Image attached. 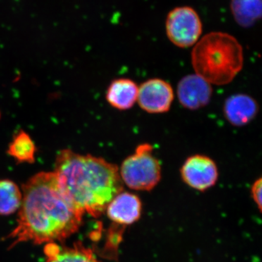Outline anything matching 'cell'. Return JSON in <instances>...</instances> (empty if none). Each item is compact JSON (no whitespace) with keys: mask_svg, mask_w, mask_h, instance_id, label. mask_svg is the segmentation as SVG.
<instances>
[{"mask_svg":"<svg viewBox=\"0 0 262 262\" xmlns=\"http://www.w3.org/2000/svg\"><path fill=\"white\" fill-rule=\"evenodd\" d=\"M234 20L243 27H250L261 18L262 0H231Z\"/></svg>","mask_w":262,"mask_h":262,"instance_id":"7c38bea8","label":"cell"},{"mask_svg":"<svg viewBox=\"0 0 262 262\" xmlns=\"http://www.w3.org/2000/svg\"><path fill=\"white\" fill-rule=\"evenodd\" d=\"M8 153L19 163H33L35 160V144L27 133L20 130L10 144Z\"/></svg>","mask_w":262,"mask_h":262,"instance_id":"5bb4252c","label":"cell"},{"mask_svg":"<svg viewBox=\"0 0 262 262\" xmlns=\"http://www.w3.org/2000/svg\"><path fill=\"white\" fill-rule=\"evenodd\" d=\"M177 97L182 106L189 110L204 107L213 95L211 84L194 74L183 77L177 85Z\"/></svg>","mask_w":262,"mask_h":262,"instance_id":"ba28073f","label":"cell"},{"mask_svg":"<svg viewBox=\"0 0 262 262\" xmlns=\"http://www.w3.org/2000/svg\"><path fill=\"white\" fill-rule=\"evenodd\" d=\"M180 172L183 182L201 192L213 187L219 179L216 164L211 158L203 155L189 157L183 164Z\"/></svg>","mask_w":262,"mask_h":262,"instance_id":"8992f818","label":"cell"},{"mask_svg":"<svg viewBox=\"0 0 262 262\" xmlns=\"http://www.w3.org/2000/svg\"><path fill=\"white\" fill-rule=\"evenodd\" d=\"M22 195L18 186L10 180L0 181V214L14 213L21 205Z\"/></svg>","mask_w":262,"mask_h":262,"instance_id":"9a60e30c","label":"cell"},{"mask_svg":"<svg viewBox=\"0 0 262 262\" xmlns=\"http://www.w3.org/2000/svg\"><path fill=\"white\" fill-rule=\"evenodd\" d=\"M62 190L77 209L98 217L108 203L123 190L119 168L103 158L65 149L55 165Z\"/></svg>","mask_w":262,"mask_h":262,"instance_id":"7a4b0ae2","label":"cell"},{"mask_svg":"<svg viewBox=\"0 0 262 262\" xmlns=\"http://www.w3.org/2000/svg\"><path fill=\"white\" fill-rule=\"evenodd\" d=\"M262 179L259 178L256 179L254 183L251 186V196L254 203L257 205L258 210L259 211H261V205H262Z\"/></svg>","mask_w":262,"mask_h":262,"instance_id":"2e32d148","label":"cell"},{"mask_svg":"<svg viewBox=\"0 0 262 262\" xmlns=\"http://www.w3.org/2000/svg\"><path fill=\"white\" fill-rule=\"evenodd\" d=\"M139 86L127 78L113 81L106 91V98L113 107L125 111L130 110L137 102Z\"/></svg>","mask_w":262,"mask_h":262,"instance_id":"8fae6325","label":"cell"},{"mask_svg":"<svg viewBox=\"0 0 262 262\" xmlns=\"http://www.w3.org/2000/svg\"><path fill=\"white\" fill-rule=\"evenodd\" d=\"M106 210L113 222L118 225H130L140 219L142 203L134 193L121 192L112 200Z\"/></svg>","mask_w":262,"mask_h":262,"instance_id":"9c48e42d","label":"cell"},{"mask_svg":"<svg viewBox=\"0 0 262 262\" xmlns=\"http://www.w3.org/2000/svg\"><path fill=\"white\" fill-rule=\"evenodd\" d=\"M47 262H99L94 252L83 246H75L74 248H61L53 246L48 248Z\"/></svg>","mask_w":262,"mask_h":262,"instance_id":"4fadbf2b","label":"cell"},{"mask_svg":"<svg viewBox=\"0 0 262 262\" xmlns=\"http://www.w3.org/2000/svg\"><path fill=\"white\" fill-rule=\"evenodd\" d=\"M119 172L122 183L134 190H151L161 180V165L153 146L147 143L138 146L134 154L123 160Z\"/></svg>","mask_w":262,"mask_h":262,"instance_id":"277c9868","label":"cell"},{"mask_svg":"<svg viewBox=\"0 0 262 262\" xmlns=\"http://www.w3.org/2000/svg\"><path fill=\"white\" fill-rule=\"evenodd\" d=\"M244 50L237 39L225 32L207 34L192 50L195 74L208 83L225 85L235 78L244 67Z\"/></svg>","mask_w":262,"mask_h":262,"instance_id":"3957f363","label":"cell"},{"mask_svg":"<svg viewBox=\"0 0 262 262\" xmlns=\"http://www.w3.org/2000/svg\"><path fill=\"white\" fill-rule=\"evenodd\" d=\"M165 29L170 42L177 47L187 48L199 40L203 24L195 10L191 7H178L168 13Z\"/></svg>","mask_w":262,"mask_h":262,"instance_id":"5b68a950","label":"cell"},{"mask_svg":"<svg viewBox=\"0 0 262 262\" xmlns=\"http://www.w3.org/2000/svg\"><path fill=\"white\" fill-rule=\"evenodd\" d=\"M173 99V88L162 79H150L139 87L137 102L141 110L146 113H167L170 110Z\"/></svg>","mask_w":262,"mask_h":262,"instance_id":"52a82bcc","label":"cell"},{"mask_svg":"<svg viewBox=\"0 0 262 262\" xmlns=\"http://www.w3.org/2000/svg\"><path fill=\"white\" fill-rule=\"evenodd\" d=\"M258 112L257 101L248 94L232 95L226 99L223 113L227 121L236 127H242L252 121Z\"/></svg>","mask_w":262,"mask_h":262,"instance_id":"30bf717a","label":"cell"},{"mask_svg":"<svg viewBox=\"0 0 262 262\" xmlns=\"http://www.w3.org/2000/svg\"><path fill=\"white\" fill-rule=\"evenodd\" d=\"M18 225L12 237L35 244L61 241L80 228L83 213L62 190L54 172H41L24 186Z\"/></svg>","mask_w":262,"mask_h":262,"instance_id":"6da1fadb","label":"cell"}]
</instances>
